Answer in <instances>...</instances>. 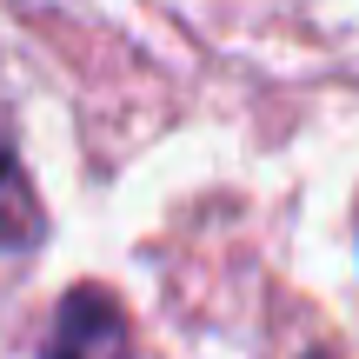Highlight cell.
I'll return each instance as SVG.
<instances>
[{
	"label": "cell",
	"mask_w": 359,
	"mask_h": 359,
	"mask_svg": "<svg viewBox=\"0 0 359 359\" xmlns=\"http://www.w3.org/2000/svg\"><path fill=\"white\" fill-rule=\"evenodd\" d=\"M306 359H326V353H306Z\"/></svg>",
	"instance_id": "obj_3"
},
{
	"label": "cell",
	"mask_w": 359,
	"mask_h": 359,
	"mask_svg": "<svg viewBox=\"0 0 359 359\" xmlns=\"http://www.w3.org/2000/svg\"><path fill=\"white\" fill-rule=\"evenodd\" d=\"M40 359H133L127 313L107 286H74L53 313V339Z\"/></svg>",
	"instance_id": "obj_1"
},
{
	"label": "cell",
	"mask_w": 359,
	"mask_h": 359,
	"mask_svg": "<svg viewBox=\"0 0 359 359\" xmlns=\"http://www.w3.org/2000/svg\"><path fill=\"white\" fill-rule=\"evenodd\" d=\"M47 240V213H40V193L27 180L20 154H13V133L0 127V253H34Z\"/></svg>",
	"instance_id": "obj_2"
}]
</instances>
